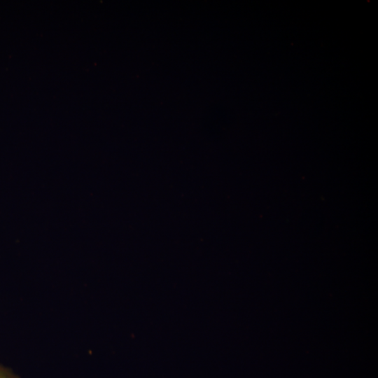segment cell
Listing matches in <instances>:
<instances>
[{
  "instance_id": "6da1fadb",
  "label": "cell",
  "mask_w": 378,
  "mask_h": 378,
  "mask_svg": "<svg viewBox=\"0 0 378 378\" xmlns=\"http://www.w3.org/2000/svg\"><path fill=\"white\" fill-rule=\"evenodd\" d=\"M0 378H19L11 370L0 364Z\"/></svg>"
}]
</instances>
